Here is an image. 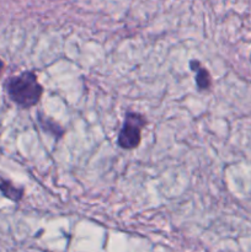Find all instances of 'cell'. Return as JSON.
<instances>
[{"label":"cell","instance_id":"obj_4","mask_svg":"<svg viewBox=\"0 0 251 252\" xmlns=\"http://www.w3.org/2000/svg\"><path fill=\"white\" fill-rule=\"evenodd\" d=\"M0 192L4 194L6 198L11 199L14 202H20L24 197V189L12 185V182L7 181L6 179L0 176Z\"/></svg>","mask_w":251,"mask_h":252},{"label":"cell","instance_id":"obj_5","mask_svg":"<svg viewBox=\"0 0 251 252\" xmlns=\"http://www.w3.org/2000/svg\"><path fill=\"white\" fill-rule=\"evenodd\" d=\"M4 66H5L4 62H2L1 59H0V73H1V71H2V69H4Z\"/></svg>","mask_w":251,"mask_h":252},{"label":"cell","instance_id":"obj_3","mask_svg":"<svg viewBox=\"0 0 251 252\" xmlns=\"http://www.w3.org/2000/svg\"><path fill=\"white\" fill-rule=\"evenodd\" d=\"M189 68L196 73V85L198 90H209L212 88V76L208 69L201 65L198 61L189 62Z\"/></svg>","mask_w":251,"mask_h":252},{"label":"cell","instance_id":"obj_2","mask_svg":"<svg viewBox=\"0 0 251 252\" xmlns=\"http://www.w3.org/2000/svg\"><path fill=\"white\" fill-rule=\"evenodd\" d=\"M147 118L138 112H127L123 126L117 137L118 147L125 150H133L139 147L142 140V130L147 126Z\"/></svg>","mask_w":251,"mask_h":252},{"label":"cell","instance_id":"obj_1","mask_svg":"<svg viewBox=\"0 0 251 252\" xmlns=\"http://www.w3.org/2000/svg\"><path fill=\"white\" fill-rule=\"evenodd\" d=\"M7 96L10 100L21 108H31L39 102L43 94V88L33 71H22L12 76L5 83Z\"/></svg>","mask_w":251,"mask_h":252},{"label":"cell","instance_id":"obj_6","mask_svg":"<svg viewBox=\"0 0 251 252\" xmlns=\"http://www.w3.org/2000/svg\"><path fill=\"white\" fill-rule=\"evenodd\" d=\"M250 62H251V56H250Z\"/></svg>","mask_w":251,"mask_h":252}]
</instances>
